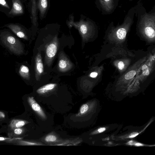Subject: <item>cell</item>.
<instances>
[{"label": "cell", "mask_w": 155, "mask_h": 155, "mask_svg": "<svg viewBox=\"0 0 155 155\" xmlns=\"http://www.w3.org/2000/svg\"><path fill=\"white\" fill-rule=\"evenodd\" d=\"M0 44L11 54L20 56L25 53L24 44L7 30L0 31Z\"/></svg>", "instance_id": "cell-1"}, {"label": "cell", "mask_w": 155, "mask_h": 155, "mask_svg": "<svg viewBox=\"0 0 155 155\" xmlns=\"http://www.w3.org/2000/svg\"><path fill=\"white\" fill-rule=\"evenodd\" d=\"M3 27H6L9 28L17 37L27 40L28 36L26 31L19 25L10 23L6 24Z\"/></svg>", "instance_id": "cell-2"}, {"label": "cell", "mask_w": 155, "mask_h": 155, "mask_svg": "<svg viewBox=\"0 0 155 155\" xmlns=\"http://www.w3.org/2000/svg\"><path fill=\"white\" fill-rule=\"evenodd\" d=\"M16 72L23 80L29 81L31 78L29 68L25 64L20 63L17 64L16 66Z\"/></svg>", "instance_id": "cell-3"}, {"label": "cell", "mask_w": 155, "mask_h": 155, "mask_svg": "<svg viewBox=\"0 0 155 155\" xmlns=\"http://www.w3.org/2000/svg\"><path fill=\"white\" fill-rule=\"evenodd\" d=\"M34 69L36 79L38 80L44 71L43 65L41 54L38 53L35 58Z\"/></svg>", "instance_id": "cell-4"}, {"label": "cell", "mask_w": 155, "mask_h": 155, "mask_svg": "<svg viewBox=\"0 0 155 155\" xmlns=\"http://www.w3.org/2000/svg\"><path fill=\"white\" fill-rule=\"evenodd\" d=\"M28 101L32 109L42 119H46L45 113L40 105L36 102L33 97H29Z\"/></svg>", "instance_id": "cell-5"}, {"label": "cell", "mask_w": 155, "mask_h": 155, "mask_svg": "<svg viewBox=\"0 0 155 155\" xmlns=\"http://www.w3.org/2000/svg\"><path fill=\"white\" fill-rule=\"evenodd\" d=\"M12 6L9 15L13 16L20 15L23 13V7L20 0H12Z\"/></svg>", "instance_id": "cell-6"}, {"label": "cell", "mask_w": 155, "mask_h": 155, "mask_svg": "<svg viewBox=\"0 0 155 155\" xmlns=\"http://www.w3.org/2000/svg\"><path fill=\"white\" fill-rule=\"evenodd\" d=\"M57 44L55 39L47 47L46 49V58L48 61H51L54 57L57 51Z\"/></svg>", "instance_id": "cell-7"}, {"label": "cell", "mask_w": 155, "mask_h": 155, "mask_svg": "<svg viewBox=\"0 0 155 155\" xmlns=\"http://www.w3.org/2000/svg\"><path fill=\"white\" fill-rule=\"evenodd\" d=\"M55 83H50L45 85L38 89L36 92L39 94H45L53 89L56 86Z\"/></svg>", "instance_id": "cell-8"}, {"label": "cell", "mask_w": 155, "mask_h": 155, "mask_svg": "<svg viewBox=\"0 0 155 155\" xmlns=\"http://www.w3.org/2000/svg\"><path fill=\"white\" fill-rule=\"evenodd\" d=\"M26 123L25 121L18 120H13L10 123V126L12 128L14 129L21 127Z\"/></svg>", "instance_id": "cell-9"}, {"label": "cell", "mask_w": 155, "mask_h": 155, "mask_svg": "<svg viewBox=\"0 0 155 155\" xmlns=\"http://www.w3.org/2000/svg\"><path fill=\"white\" fill-rule=\"evenodd\" d=\"M69 62L66 59H61L59 62L58 67L62 71L66 70L69 68Z\"/></svg>", "instance_id": "cell-10"}, {"label": "cell", "mask_w": 155, "mask_h": 155, "mask_svg": "<svg viewBox=\"0 0 155 155\" xmlns=\"http://www.w3.org/2000/svg\"><path fill=\"white\" fill-rule=\"evenodd\" d=\"M144 31L147 37L151 38H154L155 31L152 27H147L145 28Z\"/></svg>", "instance_id": "cell-11"}, {"label": "cell", "mask_w": 155, "mask_h": 155, "mask_svg": "<svg viewBox=\"0 0 155 155\" xmlns=\"http://www.w3.org/2000/svg\"><path fill=\"white\" fill-rule=\"evenodd\" d=\"M126 35V30L123 28L119 29L117 32V36L118 39L120 40L124 39Z\"/></svg>", "instance_id": "cell-12"}, {"label": "cell", "mask_w": 155, "mask_h": 155, "mask_svg": "<svg viewBox=\"0 0 155 155\" xmlns=\"http://www.w3.org/2000/svg\"><path fill=\"white\" fill-rule=\"evenodd\" d=\"M57 137L55 135L49 134L45 137V140L47 142H54L57 140Z\"/></svg>", "instance_id": "cell-13"}, {"label": "cell", "mask_w": 155, "mask_h": 155, "mask_svg": "<svg viewBox=\"0 0 155 155\" xmlns=\"http://www.w3.org/2000/svg\"><path fill=\"white\" fill-rule=\"evenodd\" d=\"M89 107L87 104H83L79 110V114L82 115L85 114L88 110Z\"/></svg>", "instance_id": "cell-14"}, {"label": "cell", "mask_w": 155, "mask_h": 155, "mask_svg": "<svg viewBox=\"0 0 155 155\" xmlns=\"http://www.w3.org/2000/svg\"><path fill=\"white\" fill-rule=\"evenodd\" d=\"M136 74V72L134 71H130L125 75V78L127 80L131 79L134 77Z\"/></svg>", "instance_id": "cell-15"}, {"label": "cell", "mask_w": 155, "mask_h": 155, "mask_svg": "<svg viewBox=\"0 0 155 155\" xmlns=\"http://www.w3.org/2000/svg\"><path fill=\"white\" fill-rule=\"evenodd\" d=\"M20 143L21 144L28 145H41L42 144L38 143H36L26 141H21Z\"/></svg>", "instance_id": "cell-16"}, {"label": "cell", "mask_w": 155, "mask_h": 155, "mask_svg": "<svg viewBox=\"0 0 155 155\" xmlns=\"http://www.w3.org/2000/svg\"><path fill=\"white\" fill-rule=\"evenodd\" d=\"M0 5L6 8H10L9 5L5 0H0Z\"/></svg>", "instance_id": "cell-17"}, {"label": "cell", "mask_w": 155, "mask_h": 155, "mask_svg": "<svg viewBox=\"0 0 155 155\" xmlns=\"http://www.w3.org/2000/svg\"><path fill=\"white\" fill-rule=\"evenodd\" d=\"M80 30L82 34H86L87 31V26L85 25H82L80 27Z\"/></svg>", "instance_id": "cell-18"}, {"label": "cell", "mask_w": 155, "mask_h": 155, "mask_svg": "<svg viewBox=\"0 0 155 155\" xmlns=\"http://www.w3.org/2000/svg\"><path fill=\"white\" fill-rule=\"evenodd\" d=\"M23 131V130L19 128H15L14 131V133L17 135H19L21 134Z\"/></svg>", "instance_id": "cell-19"}, {"label": "cell", "mask_w": 155, "mask_h": 155, "mask_svg": "<svg viewBox=\"0 0 155 155\" xmlns=\"http://www.w3.org/2000/svg\"><path fill=\"white\" fill-rule=\"evenodd\" d=\"M41 4L43 8H45L47 6V2L46 0H41Z\"/></svg>", "instance_id": "cell-20"}, {"label": "cell", "mask_w": 155, "mask_h": 155, "mask_svg": "<svg viewBox=\"0 0 155 155\" xmlns=\"http://www.w3.org/2000/svg\"><path fill=\"white\" fill-rule=\"evenodd\" d=\"M118 67L120 70H122L124 67V64L122 61H120L118 64Z\"/></svg>", "instance_id": "cell-21"}, {"label": "cell", "mask_w": 155, "mask_h": 155, "mask_svg": "<svg viewBox=\"0 0 155 155\" xmlns=\"http://www.w3.org/2000/svg\"><path fill=\"white\" fill-rule=\"evenodd\" d=\"M97 75V73L96 72H93L91 73L90 75L91 77L92 78H95Z\"/></svg>", "instance_id": "cell-22"}, {"label": "cell", "mask_w": 155, "mask_h": 155, "mask_svg": "<svg viewBox=\"0 0 155 155\" xmlns=\"http://www.w3.org/2000/svg\"><path fill=\"white\" fill-rule=\"evenodd\" d=\"M106 130V128L104 127L101 128L98 130V131L100 133Z\"/></svg>", "instance_id": "cell-23"}, {"label": "cell", "mask_w": 155, "mask_h": 155, "mask_svg": "<svg viewBox=\"0 0 155 155\" xmlns=\"http://www.w3.org/2000/svg\"><path fill=\"white\" fill-rule=\"evenodd\" d=\"M138 134L137 133L132 134L131 135H130L129 136V137L132 138V137H135Z\"/></svg>", "instance_id": "cell-24"}, {"label": "cell", "mask_w": 155, "mask_h": 155, "mask_svg": "<svg viewBox=\"0 0 155 155\" xmlns=\"http://www.w3.org/2000/svg\"><path fill=\"white\" fill-rule=\"evenodd\" d=\"M5 117V115L1 111H0V118H4Z\"/></svg>", "instance_id": "cell-25"}, {"label": "cell", "mask_w": 155, "mask_h": 155, "mask_svg": "<svg viewBox=\"0 0 155 155\" xmlns=\"http://www.w3.org/2000/svg\"><path fill=\"white\" fill-rule=\"evenodd\" d=\"M8 138H4L2 137H0V141L3 140H5L8 139Z\"/></svg>", "instance_id": "cell-26"}, {"label": "cell", "mask_w": 155, "mask_h": 155, "mask_svg": "<svg viewBox=\"0 0 155 155\" xmlns=\"http://www.w3.org/2000/svg\"><path fill=\"white\" fill-rule=\"evenodd\" d=\"M136 146H142L143 145L140 143H137L135 144Z\"/></svg>", "instance_id": "cell-27"}, {"label": "cell", "mask_w": 155, "mask_h": 155, "mask_svg": "<svg viewBox=\"0 0 155 155\" xmlns=\"http://www.w3.org/2000/svg\"><path fill=\"white\" fill-rule=\"evenodd\" d=\"M106 2H108L110 1V0H104Z\"/></svg>", "instance_id": "cell-28"}]
</instances>
